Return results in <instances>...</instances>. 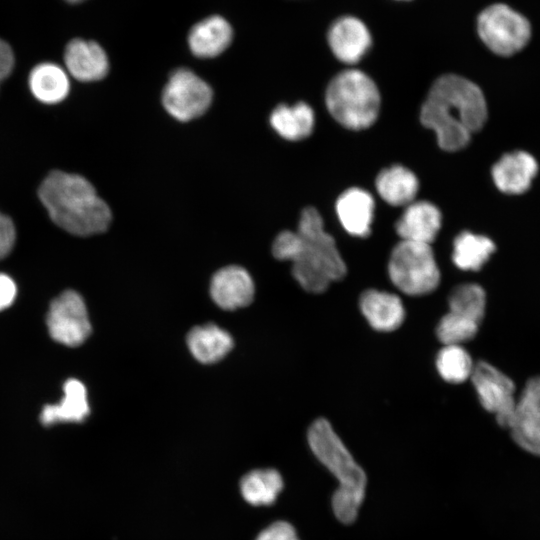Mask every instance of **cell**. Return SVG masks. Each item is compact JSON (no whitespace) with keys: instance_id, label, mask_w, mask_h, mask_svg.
<instances>
[{"instance_id":"6da1fadb","label":"cell","mask_w":540,"mask_h":540,"mask_svg":"<svg viewBox=\"0 0 540 540\" xmlns=\"http://www.w3.org/2000/svg\"><path fill=\"white\" fill-rule=\"evenodd\" d=\"M275 258L292 263V275L311 293L324 292L331 282L345 277L347 267L334 238L324 229L320 213L305 208L296 232L285 230L272 245Z\"/></svg>"},{"instance_id":"7a4b0ae2","label":"cell","mask_w":540,"mask_h":540,"mask_svg":"<svg viewBox=\"0 0 540 540\" xmlns=\"http://www.w3.org/2000/svg\"><path fill=\"white\" fill-rule=\"evenodd\" d=\"M487 104L481 89L472 81L446 74L432 84L420 111L421 123L433 130L440 148L458 151L487 119Z\"/></svg>"},{"instance_id":"3957f363","label":"cell","mask_w":540,"mask_h":540,"mask_svg":"<svg viewBox=\"0 0 540 540\" xmlns=\"http://www.w3.org/2000/svg\"><path fill=\"white\" fill-rule=\"evenodd\" d=\"M39 199L52 221L77 236L106 231L111 210L94 186L84 177L63 171H52L39 187Z\"/></svg>"},{"instance_id":"277c9868","label":"cell","mask_w":540,"mask_h":540,"mask_svg":"<svg viewBox=\"0 0 540 540\" xmlns=\"http://www.w3.org/2000/svg\"><path fill=\"white\" fill-rule=\"evenodd\" d=\"M307 440L314 456L337 480L338 486L331 498L335 517L343 524L353 523L366 494L365 471L328 420L316 419L308 429Z\"/></svg>"},{"instance_id":"5b68a950","label":"cell","mask_w":540,"mask_h":540,"mask_svg":"<svg viewBox=\"0 0 540 540\" xmlns=\"http://www.w3.org/2000/svg\"><path fill=\"white\" fill-rule=\"evenodd\" d=\"M325 102L338 123L351 130H362L376 121L381 99L376 84L367 74L348 69L330 81Z\"/></svg>"},{"instance_id":"8992f818","label":"cell","mask_w":540,"mask_h":540,"mask_svg":"<svg viewBox=\"0 0 540 540\" xmlns=\"http://www.w3.org/2000/svg\"><path fill=\"white\" fill-rule=\"evenodd\" d=\"M388 275L397 289L410 296L433 292L441 278L430 244L405 240L391 252Z\"/></svg>"},{"instance_id":"52a82bcc","label":"cell","mask_w":540,"mask_h":540,"mask_svg":"<svg viewBox=\"0 0 540 540\" xmlns=\"http://www.w3.org/2000/svg\"><path fill=\"white\" fill-rule=\"evenodd\" d=\"M477 31L482 42L500 56L519 52L531 38L528 19L503 3L492 4L481 11Z\"/></svg>"},{"instance_id":"ba28073f","label":"cell","mask_w":540,"mask_h":540,"mask_svg":"<svg viewBox=\"0 0 540 540\" xmlns=\"http://www.w3.org/2000/svg\"><path fill=\"white\" fill-rule=\"evenodd\" d=\"M212 99L213 91L209 84L187 68L173 71L162 93L165 110L182 122L203 115Z\"/></svg>"},{"instance_id":"9c48e42d","label":"cell","mask_w":540,"mask_h":540,"mask_svg":"<svg viewBox=\"0 0 540 540\" xmlns=\"http://www.w3.org/2000/svg\"><path fill=\"white\" fill-rule=\"evenodd\" d=\"M47 327L51 337L66 346L81 345L91 333L86 305L75 291H65L50 305Z\"/></svg>"},{"instance_id":"30bf717a","label":"cell","mask_w":540,"mask_h":540,"mask_svg":"<svg viewBox=\"0 0 540 540\" xmlns=\"http://www.w3.org/2000/svg\"><path fill=\"white\" fill-rule=\"evenodd\" d=\"M470 378L483 408L495 415L500 426L508 428L516 405L513 381L484 361L474 364Z\"/></svg>"},{"instance_id":"8fae6325","label":"cell","mask_w":540,"mask_h":540,"mask_svg":"<svg viewBox=\"0 0 540 540\" xmlns=\"http://www.w3.org/2000/svg\"><path fill=\"white\" fill-rule=\"evenodd\" d=\"M508 429L518 446L540 456V377L527 381L516 401Z\"/></svg>"},{"instance_id":"7c38bea8","label":"cell","mask_w":540,"mask_h":540,"mask_svg":"<svg viewBox=\"0 0 540 540\" xmlns=\"http://www.w3.org/2000/svg\"><path fill=\"white\" fill-rule=\"evenodd\" d=\"M254 292V282L250 274L240 266L223 267L211 279V297L224 310H235L249 305L253 301Z\"/></svg>"},{"instance_id":"4fadbf2b","label":"cell","mask_w":540,"mask_h":540,"mask_svg":"<svg viewBox=\"0 0 540 540\" xmlns=\"http://www.w3.org/2000/svg\"><path fill=\"white\" fill-rule=\"evenodd\" d=\"M327 39L334 56L346 64L357 63L371 45L368 28L353 16H343L334 21Z\"/></svg>"},{"instance_id":"5bb4252c","label":"cell","mask_w":540,"mask_h":540,"mask_svg":"<svg viewBox=\"0 0 540 540\" xmlns=\"http://www.w3.org/2000/svg\"><path fill=\"white\" fill-rule=\"evenodd\" d=\"M66 71L82 82L103 79L109 70L108 57L95 41L75 38L69 41L64 51Z\"/></svg>"},{"instance_id":"9a60e30c","label":"cell","mask_w":540,"mask_h":540,"mask_svg":"<svg viewBox=\"0 0 540 540\" xmlns=\"http://www.w3.org/2000/svg\"><path fill=\"white\" fill-rule=\"evenodd\" d=\"M538 171L536 159L525 151H514L501 157L492 167L496 187L506 194L527 191Z\"/></svg>"},{"instance_id":"2e32d148","label":"cell","mask_w":540,"mask_h":540,"mask_svg":"<svg viewBox=\"0 0 540 540\" xmlns=\"http://www.w3.org/2000/svg\"><path fill=\"white\" fill-rule=\"evenodd\" d=\"M441 212L431 202L416 201L407 205L396 223L402 240L431 244L441 227Z\"/></svg>"},{"instance_id":"e0dca14e","label":"cell","mask_w":540,"mask_h":540,"mask_svg":"<svg viewBox=\"0 0 540 540\" xmlns=\"http://www.w3.org/2000/svg\"><path fill=\"white\" fill-rule=\"evenodd\" d=\"M360 310L370 326L381 332H391L401 326L405 309L396 294L368 289L359 299Z\"/></svg>"},{"instance_id":"ac0fdd59","label":"cell","mask_w":540,"mask_h":540,"mask_svg":"<svg viewBox=\"0 0 540 540\" xmlns=\"http://www.w3.org/2000/svg\"><path fill=\"white\" fill-rule=\"evenodd\" d=\"M372 195L361 188H349L336 202V212L343 228L351 235L367 237L374 218Z\"/></svg>"},{"instance_id":"d6986e66","label":"cell","mask_w":540,"mask_h":540,"mask_svg":"<svg viewBox=\"0 0 540 540\" xmlns=\"http://www.w3.org/2000/svg\"><path fill=\"white\" fill-rule=\"evenodd\" d=\"M232 28L220 16L208 17L192 27L188 44L194 55L201 58L215 57L231 43Z\"/></svg>"},{"instance_id":"ffe728a7","label":"cell","mask_w":540,"mask_h":540,"mask_svg":"<svg viewBox=\"0 0 540 540\" xmlns=\"http://www.w3.org/2000/svg\"><path fill=\"white\" fill-rule=\"evenodd\" d=\"M28 85L34 97L45 104H56L64 100L70 90L67 71L52 62H43L33 67Z\"/></svg>"},{"instance_id":"44dd1931","label":"cell","mask_w":540,"mask_h":540,"mask_svg":"<svg viewBox=\"0 0 540 540\" xmlns=\"http://www.w3.org/2000/svg\"><path fill=\"white\" fill-rule=\"evenodd\" d=\"M191 354L201 363L221 360L233 347L231 335L219 326L209 323L194 327L187 336Z\"/></svg>"},{"instance_id":"7402d4cb","label":"cell","mask_w":540,"mask_h":540,"mask_svg":"<svg viewBox=\"0 0 540 540\" xmlns=\"http://www.w3.org/2000/svg\"><path fill=\"white\" fill-rule=\"evenodd\" d=\"M86 388L82 382L69 379L64 385V397L60 403L46 405L41 413L43 425L59 422H81L89 415Z\"/></svg>"},{"instance_id":"603a6c76","label":"cell","mask_w":540,"mask_h":540,"mask_svg":"<svg viewBox=\"0 0 540 540\" xmlns=\"http://www.w3.org/2000/svg\"><path fill=\"white\" fill-rule=\"evenodd\" d=\"M375 184L380 197L392 206H407L412 203L419 188L416 175L402 165H393L382 170Z\"/></svg>"},{"instance_id":"cb8c5ba5","label":"cell","mask_w":540,"mask_h":540,"mask_svg":"<svg viewBox=\"0 0 540 540\" xmlns=\"http://www.w3.org/2000/svg\"><path fill=\"white\" fill-rule=\"evenodd\" d=\"M313 109L304 102L280 104L270 115L272 128L284 139L298 141L308 137L314 127Z\"/></svg>"},{"instance_id":"d4e9b609","label":"cell","mask_w":540,"mask_h":540,"mask_svg":"<svg viewBox=\"0 0 540 540\" xmlns=\"http://www.w3.org/2000/svg\"><path fill=\"white\" fill-rule=\"evenodd\" d=\"M284 486L281 474L272 468L255 469L240 480V490L246 502L253 506L273 504Z\"/></svg>"},{"instance_id":"484cf974","label":"cell","mask_w":540,"mask_h":540,"mask_svg":"<svg viewBox=\"0 0 540 540\" xmlns=\"http://www.w3.org/2000/svg\"><path fill=\"white\" fill-rule=\"evenodd\" d=\"M495 251L494 242L484 236L463 231L453 242V263L464 271H478Z\"/></svg>"},{"instance_id":"4316f807","label":"cell","mask_w":540,"mask_h":540,"mask_svg":"<svg viewBox=\"0 0 540 540\" xmlns=\"http://www.w3.org/2000/svg\"><path fill=\"white\" fill-rule=\"evenodd\" d=\"M436 368L443 380L458 384L471 377L474 364L461 345H444L437 354Z\"/></svg>"},{"instance_id":"83f0119b","label":"cell","mask_w":540,"mask_h":540,"mask_svg":"<svg viewBox=\"0 0 540 540\" xmlns=\"http://www.w3.org/2000/svg\"><path fill=\"white\" fill-rule=\"evenodd\" d=\"M449 311L481 323L486 307L484 289L475 283L456 286L448 297Z\"/></svg>"},{"instance_id":"f1b7e54d","label":"cell","mask_w":540,"mask_h":540,"mask_svg":"<svg viewBox=\"0 0 540 540\" xmlns=\"http://www.w3.org/2000/svg\"><path fill=\"white\" fill-rule=\"evenodd\" d=\"M479 323L448 311L440 319L436 335L444 345H461L475 337Z\"/></svg>"},{"instance_id":"f546056e","label":"cell","mask_w":540,"mask_h":540,"mask_svg":"<svg viewBox=\"0 0 540 540\" xmlns=\"http://www.w3.org/2000/svg\"><path fill=\"white\" fill-rule=\"evenodd\" d=\"M255 540H300L297 531L287 521H276L262 530Z\"/></svg>"},{"instance_id":"4dcf8cb0","label":"cell","mask_w":540,"mask_h":540,"mask_svg":"<svg viewBox=\"0 0 540 540\" xmlns=\"http://www.w3.org/2000/svg\"><path fill=\"white\" fill-rule=\"evenodd\" d=\"M16 231L12 220L0 212V260L12 250Z\"/></svg>"},{"instance_id":"1f68e13d","label":"cell","mask_w":540,"mask_h":540,"mask_svg":"<svg viewBox=\"0 0 540 540\" xmlns=\"http://www.w3.org/2000/svg\"><path fill=\"white\" fill-rule=\"evenodd\" d=\"M15 65V56L10 44L0 38V80L8 77Z\"/></svg>"},{"instance_id":"d6a6232c","label":"cell","mask_w":540,"mask_h":540,"mask_svg":"<svg viewBox=\"0 0 540 540\" xmlns=\"http://www.w3.org/2000/svg\"><path fill=\"white\" fill-rule=\"evenodd\" d=\"M14 281L6 274L0 273V310L9 307L16 296Z\"/></svg>"},{"instance_id":"836d02e7","label":"cell","mask_w":540,"mask_h":540,"mask_svg":"<svg viewBox=\"0 0 540 540\" xmlns=\"http://www.w3.org/2000/svg\"><path fill=\"white\" fill-rule=\"evenodd\" d=\"M66 1L67 3H70V4H78V3H81L85 0H64Z\"/></svg>"},{"instance_id":"e575fe53","label":"cell","mask_w":540,"mask_h":540,"mask_svg":"<svg viewBox=\"0 0 540 540\" xmlns=\"http://www.w3.org/2000/svg\"><path fill=\"white\" fill-rule=\"evenodd\" d=\"M399 1H409V0H399Z\"/></svg>"}]
</instances>
